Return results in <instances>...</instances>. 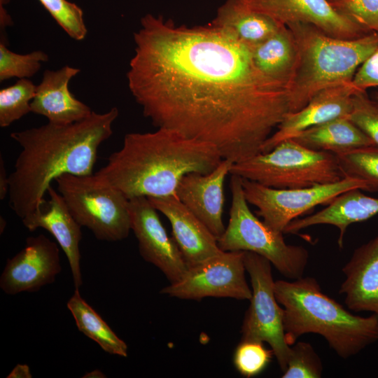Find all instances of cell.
I'll return each mask as SVG.
<instances>
[{
  "mask_svg": "<svg viewBox=\"0 0 378 378\" xmlns=\"http://www.w3.org/2000/svg\"><path fill=\"white\" fill-rule=\"evenodd\" d=\"M134 41L127 79L144 115L214 145L223 159L260 153L290 112L288 86L260 72L251 48L219 27L148 13Z\"/></svg>",
  "mask_w": 378,
  "mask_h": 378,
  "instance_id": "cell-1",
  "label": "cell"
},
{
  "mask_svg": "<svg viewBox=\"0 0 378 378\" xmlns=\"http://www.w3.org/2000/svg\"><path fill=\"white\" fill-rule=\"evenodd\" d=\"M119 114L116 107L107 112L92 111L70 124L48 122L10 134L22 148L9 174V205L22 220L45 200L51 183L71 174H92L99 146L113 134Z\"/></svg>",
  "mask_w": 378,
  "mask_h": 378,
  "instance_id": "cell-2",
  "label": "cell"
},
{
  "mask_svg": "<svg viewBox=\"0 0 378 378\" xmlns=\"http://www.w3.org/2000/svg\"><path fill=\"white\" fill-rule=\"evenodd\" d=\"M223 160L210 143L158 128L152 132L126 134L122 148L96 174L128 200L176 196L177 187L186 174L210 173Z\"/></svg>",
  "mask_w": 378,
  "mask_h": 378,
  "instance_id": "cell-3",
  "label": "cell"
},
{
  "mask_svg": "<svg viewBox=\"0 0 378 378\" xmlns=\"http://www.w3.org/2000/svg\"><path fill=\"white\" fill-rule=\"evenodd\" d=\"M278 302L284 307V329L291 346L306 333H316L341 358L347 359L378 340V318L354 315L324 294L312 277L278 280Z\"/></svg>",
  "mask_w": 378,
  "mask_h": 378,
  "instance_id": "cell-4",
  "label": "cell"
},
{
  "mask_svg": "<svg viewBox=\"0 0 378 378\" xmlns=\"http://www.w3.org/2000/svg\"><path fill=\"white\" fill-rule=\"evenodd\" d=\"M297 47V61L289 83L290 112L303 108L322 90L351 83L356 71L378 48V34L344 39L327 35L306 23L286 25Z\"/></svg>",
  "mask_w": 378,
  "mask_h": 378,
  "instance_id": "cell-5",
  "label": "cell"
},
{
  "mask_svg": "<svg viewBox=\"0 0 378 378\" xmlns=\"http://www.w3.org/2000/svg\"><path fill=\"white\" fill-rule=\"evenodd\" d=\"M230 174L278 189L328 184L345 178L334 153L309 149L293 139L233 163Z\"/></svg>",
  "mask_w": 378,
  "mask_h": 378,
  "instance_id": "cell-6",
  "label": "cell"
},
{
  "mask_svg": "<svg viewBox=\"0 0 378 378\" xmlns=\"http://www.w3.org/2000/svg\"><path fill=\"white\" fill-rule=\"evenodd\" d=\"M232 202L227 227L217 239L223 251H242L259 254L270 261L286 278L302 277L309 252L302 246L287 244L277 232L259 220L250 210L244 196L241 178L231 174Z\"/></svg>",
  "mask_w": 378,
  "mask_h": 378,
  "instance_id": "cell-7",
  "label": "cell"
},
{
  "mask_svg": "<svg viewBox=\"0 0 378 378\" xmlns=\"http://www.w3.org/2000/svg\"><path fill=\"white\" fill-rule=\"evenodd\" d=\"M75 220L102 241H121L129 235V200L96 173L63 174L55 181Z\"/></svg>",
  "mask_w": 378,
  "mask_h": 378,
  "instance_id": "cell-8",
  "label": "cell"
},
{
  "mask_svg": "<svg viewBox=\"0 0 378 378\" xmlns=\"http://www.w3.org/2000/svg\"><path fill=\"white\" fill-rule=\"evenodd\" d=\"M246 271L251 278L252 295L241 326V341L269 344L281 371L288 365L290 346L284 329V308L275 293L271 262L265 257L244 251Z\"/></svg>",
  "mask_w": 378,
  "mask_h": 378,
  "instance_id": "cell-9",
  "label": "cell"
},
{
  "mask_svg": "<svg viewBox=\"0 0 378 378\" xmlns=\"http://www.w3.org/2000/svg\"><path fill=\"white\" fill-rule=\"evenodd\" d=\"M248 203L273 230L284 233L286 227L318 204L327 205L340 194L355 189L369 191L365 181L345 177L335 183L294 189H278L241 178Z\"/></svg>",
  "mask_w": 378,
  "mask_h": 378,
  "instance_id": "cell-10",
  "label": "cell"
},
{
  "mask_svg": "<svg viewBox=\"0 0 378 378\" xmlns=\"http://www.w3.org/2000/svg\"><path fill=\"white\" fill-rule=\"evenodd\" d=\"M244 251H221L188 267L177 281L160 293L184 300L207 297L250 300L252 290L245 276Z\"/></svg>",
  "mask_w": 378,
  "mask_h": 378,
  "instance_id": "cell-11",
  "label": "cell"
},
{
  "mask_svg": "<svg viewBox=\"0 0 378 378\" xmlns=\"http://www.w3.org/2000/svg\"><path fill=\"white\" fill-rule=\"evenodd\" d=\"M128 209L141 257L158 267L170 284L178 281L188 265L174 237L168 235L158 210L144 196L129 199Z\"/></svg>",
  "mask_w": 378,
  "mask_h": 378,
  "instance_id": "cell-12",
  "label": "cell"
},
{
  "mask_svg": "<svg viewBox=\"0 0 378 378\" xmlns=\"http://www.w3.org/2000/svg\"><path fill=\"white\" fill-rule=\"evenodd\" d=\"M61 270L57 244L44 234L29 237L24 247L7 260L0 288L8 295L36 292L54 282Z\"/></svg>",
  "mask_w": 378,
  "mask_h": 378,
  "instance_id": "cell-13",
  "label": "cell"
},
{
  "mask_svg": "<svg viewBox=\"0 0 378 378\" xmlns=\"http://www.w3.org/2000/svg\"><path fill=\"white\" fill-rule=\"evenodd\" d=\"M248 8L267 15L284 25L310 24L327 35L354 39L371 31L337 13L328 0H241Z\"/></svg>",
  "mask_w": 378,
  "mask_h": 378,
  "instance_id": "cell-14",
  "label": "cell"
},
{
  "mask_svg": "<svg viewBox=\"0 0 378 378\" xmlns=\"http://www.w3.org/2000/svg\"><path fill=\"white\" fill-rule=\"evenodd\" d=\"M357 92L360 91L356 90L351 82L318 92L300 110L286 115L264 143L261 153L269 152L280 142L293 139L308 128L337 118L347 117L351 110L353 95Z\"/></svg>",
  "mask_w": 378,
  "mask_h": 378,
  "instance_id": "cell-15",
  "label": "cell"
},
{
  "mask_svg": "<svg viewBox=\"0 0 378 378\" xmlns=\"http://www.w3.org/2000/svg\"><path fill=\"white\" fill-rule=\"evenodd\" d=\"M233 162L223 159L208 174L190 173L183 177L176 192L188 207L218 239L225 227L223 221L224 182Z\"/></svg>",
  "mask_w": 378,
  "mask_h": 378,
  "instance_id": "cell-16",
  "label": "cell"
},
{
  "mask_svg": "<svg viewBox=\"0 0 378 378\" xmlns=\"http://www.w3.org/2000/svg\"><path fill=\"white\" fill-rule=\"evenodd\" d=\"M47 192L49 200L38 209L22 219L31 232L41 227L57 240L68 259L76 289L83 284L79 244L82 238L81 225L71 214L62 196L50 186Z\"/></svg>",
  "mask_w": 378,
  "mask_h": 378,
  "instance_id": "cell-17",
  "label": "cell"
},
{
  "mask_svg": "<svg viewBox=\"0 0 378 378\" xmlns=\"http://www.w3.org/2000/svg\"><path fill=\"white\" fill-rule=\"evenodd\" d=\"M148 199L169 220L173 237L188 267L223 251L217 238L176 196Z\"/></svg>",
  "mask_w": 378,
  "mask_h": 378,
  "instance_id": "cell-18",
  "label": "cell"
},
{
  "mask_svg": "<svg viewBox=\"0 0 378 378\" xmlns=\"http://www.w3.org/2000/svg\"><path fill=\"white\" fill-rule=\"evenodd\" d=\"M80 71V69L68 65L57 70H46L36 87L31 112L58 125L73 123L88 117L93 111L76 99L69 89L70 80Z\"/></svg>",
  "mask_w": 378,
  "mask_h": 378,
  "instance_id": "cell-19",
  "label": "cell"
},
{
  "mask_svg": "<svg viewBox=\"0 0 378 378\" xmlns=\"http://www.w3.org/2000/svg\"><path fill=\"white\" fill-rule=\"evenodd\" d=\"M340 294L354 312H370L378 318V234L356 248L342 268Z\"/></svg>",
  "mask_w": 378,
  "mask_h": 378,
  "instance_id": "cell-20",
  "label": "cell"
},
{
  "mask_svg": "<svg viewBox=\"0 0 378 378\" xmlns=\"http://www.w3.org/2000/svg\"><path fill=\"white\" fill-rule=\"evenodd\" d=\"M211 24L230 32L250 48L265 41L284 25L248 8L241 0H226L218 8Z\"/></svg>",
  "mask_w": 378,
  "mask_h": 378,
  "instance_id": "cell-21",
  "label": "cell"
},
{
  "mask_svg": "<svg viewBox=\"0 0 378 378\" xmlns=\"http://www.w3.org/2000/svg\"><path fill=\"white\" fill-rule=\"evenodd\" d=\"M293 139L309 149L332 153L375 146L346 116L308 128Z\"/></svg>",
  "mask_w": 378,
  "mask_h": 378,
  "instance_id": "cell-22",
  "label": "cell"
},
{
  "mask_svg": "<svg viewBox=\"0 0 378 378\" xmlns=\"http://www.w3.org/2000/svg\"><path fill=\"white\" fill-rule=\"evenodd\" d=\"M251 49L253 62L260 72L288 86L297 61V47L287 26L282 25Z\"/></svg>",
  "mask_w": 378,
  "mask_h": 378,
  "instance_id": "cell-23",
  "label": "cell"
},
{
  "mask_svg": "<svg viewBox=\"0 0 378 378\" xmlns=\"http://www.w3.org/2000/svg\"><path fill=\"white\" fill-rule=\"evenodd\" d=\"M67 307L79 331L97 342L104 351L122 357L127 356V344L80 296L79 289L75 290L67 302Z\"/></svg>",
  "mask_w": 378,
  "mask_h": 378,
  "instance_id": "cell-24",
  "label": "cell"
},
{
  "mask_svg": "<svg viewBox=\"0 0 378 378\" xmlns=\"http://www.w3.org/2000/svg\"><path fill=\"white\" fill-rule=\"evenodd\" d=\"M334 154L344 177L365 181L369 191L378 190V146H365Z\"/></svg>",
  "mask_w": 378,
  "mask_h": 378,
  "instance_id": "cell-25",
  "label": "cell"
},
{
  "mask_svg": "<svg viewBox=\"0 0 378 378\" xmlns=\"http://www.w3.org/2000/svg\"><path fill=\"white\" fill-rule=\"evenodd\" d=\"M36 87L27 78L0 90V127H6L31 112V102Z\"/></svg>",
  "mask_w": 378,
  "mask_h": 378,
  "instance_id": "cell-26",
  "label": "cell"
},
{
  "mask_svg": "<svg viewBox=\"0 0 378 378\" xmlns=\"http://www.w3.org/2000/svg\"><path fill=\"white\" fill-rule=\"evenodd\" d=\"M48 59V55L42 50L18 54L0 42V81L12 78L29 79L40 70L42 63Z\"/></svg>",
  "mask_w": 378,
  "mask_h": 378,
  "instance_id": "cell-27",
  "label": "cell"
},
{
  "mask_svg": "<svg viewBox=\"0 0 378 378\" xmlns=\"http://www.w3.org/2000/svg\"><path fill=\"white\" fill-rule=\"evenodd\" d=\"M57 23L71 38L83 40L88 33L80 7L67 0H38Z\"/></svg>",
  "mask_w": 378,
  "mask_h": 378,
  "instance_id": "cell-28",
  "label": "cell"
},
{
  "mask_svg": "<svg viewBox=\"0 0 378 378\" xmlns=\"http://www.w3.org/2000/svg\"><path fill=\"white\" fill-rule=\"evenodd\" d=\"M321 360L309 342H298L290 346L286 370L283 378H320L323 372Z\"/></svg>",
  "mask_w": 378,
  "mask_h": 378,
  "instance_id": "cell-29",
  "label": "cell"
},
{
  "mask_svg": "<svg viewBox=\"0 0 378 378\" xmlns=\"http://www.w3.org/2000/svg\"><path fill=\"white\" fill-rule=\"evenodd\" d=\"M340 14L378 34V0H329Z\"/></svg>",
  "mask_w": 378,
  "mask_h": 378,
  "instance_id": "cell-30",
  "label": "cell"
},
{
  "mask_svg": "<svg viewBox=\"0 0 378 378\" xmlns=\"http://www.w3.org/2000/svg\"><path fill=\"white\" fill-rule=\"evenodd\" d=\"M272 350L262 342L241 341L234 355V363L239 372L251 377L261 372L269 363Z\"/></svg>",
  "mask_w": 378,
  "mask_h": 378,
  "instance_id": "cell-31",
  "label": "cell"
},
{
  "mask_svg": "<svg viewBox=\"0 0 378 378\" xmlns=\"http://www.w3.org/2000/svg\"><path fill=\"white\" fill-rule=\"evenodd\" d=\"M347 118L378 146V103L370 99L365 92H357Z\"/></svg>",
  "mask_w": 378,
  "mask_h": 378,
  "instance_id": "cell-32",
  "label": "cell"
},
{
  "mask_svg": "<svg viewBox=\"0 0 378 378\" xmlns=\"http://www.w3.org/2000/svg\"><path fill=\"white\" fill-rule=\"evenodd\" d=\"M351 84L356 90L362 92L378 86V48L359 66Z\"/></svg>",
  "mask_w": 378,
  "mask_h": 378,
  "instance_id": "cell-33",
  "label": "cell"
},
{
  "mask_svg": "<svg viewBox=\"0 0 378 378\" xmlns=\"http://www.w3.org/2000/svg\"><path fill=\"white\" fill-rule=\"evenodd\" d=\"M9 188V175L7 174L4 160L0 156V200H4L8 195Z\"/></svg>",
  "mask_w": 378,
  "mask_h": 378,
  "instance_id": "cell-34",
  "label": "cell"
},
{
  "mask_svg": "<svg viewBox=\"0 0 378 378\" xmlns=\"http://www.w3.org/2000/svg\"><path fill=\"white\" fill-rule=\"evenodd\" d=\"M7 378H31L29 366L26 364H18L6 377Z\"/></svg>",
  "mask_w": 378,
  "mask_h": 378,
  "instance_id": "cell-35",
  "label": "cell"
},
{
  "mask_svg": "<svg viewBox=\"0 0 378 378\" xmlns=\"http://www.w3.org/2000/svg\"><path fill=\"white\" fill-rule=\"evenodd\" d=\"M10 0H0V26L1 30L5 31L6 27L11 26L13 21L8 12L4 9V6L8 4Z\"/></svg>",
  "mask_w": 378,
  "mask_h": 378,
  "instance_id": "cell-36",
  "label": "cell"
},
{
  "mask_svg": "<svg viewBox=\"0 0 378 378\" xmlns=\"http://www.w3.org/2000/svg\"><path fill=\"white\" fill-rule=\"evenodd\" d=\"M83 378H104L106 377L105 374L100 371L99 370H94L92 371H90L88 373H86L84 376H83Z\"/></svg>",
  "mask_w": 378,
  "mask_h": 378,
  "instance_id": "cell-37",
  "label": "cell"
},
{
  "mask_svg": "<svg viewBox=\"0 0 378 378\" xmlns=\"http://www.w3.org/2000/svg\"><path fill=\"white\" fill-rule=\"evenodd\" d=\"M377 99H378V97H377Z\"/></svg>",
  "mask_w": 378,
  "mask_h": 378,
  "instance_id": "cell-38",
  "label": "cell"
},
{
  "mask_svg": "<svg viewBox=\"0 0 378 378\" xmlns=\"http://www.w3.org/2000/svg\"><path fill=\"white\" fill-rule=\"evenodd\" d=\"M329 1V0H328Z\"/></svg>",
  "mask_w": 378,
  "mask_h": 378,
  "instance_id": "cell-39",
  "label": "cell"
}]
</instances>
